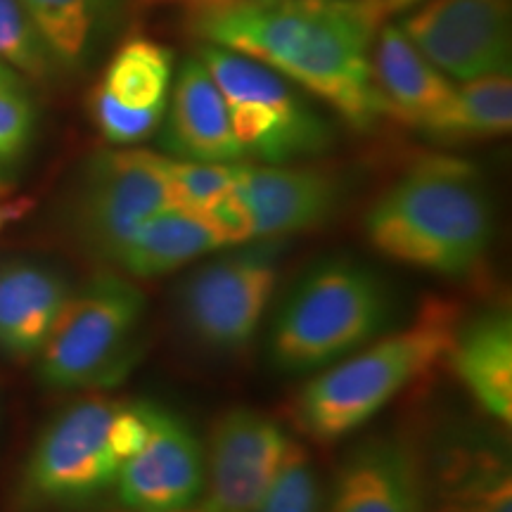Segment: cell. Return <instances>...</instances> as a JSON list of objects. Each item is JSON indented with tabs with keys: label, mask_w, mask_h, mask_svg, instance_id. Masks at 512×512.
I'll return each mask as SVG.
<instances>
[{
	"label": "cell",
	"mask_w": 512,
	"mask_h": 512,
	"mask_svg": "<svg viewBox=\"0 0 512 512\" xmlns=\"http://www.w3.org/2000/svg\"><path fill=\"white\" fill-rule=\"evenodd\" d=\"M384 17L380 0H202L190 31L266 64L356 131H373L384 110L370 50Z\"/></svg>",
	"instance_id": "6da1fadb"
},
{
	"label": "cell",
	"mask_w": 512,
	"mask_h": 512,
	"mask_svg": "<svg viewBox=\"0 0 512 512\" xmlns=\"http://www.w3.org/2000/svg\"><path fill=\"white\" fill-rule=\"evenodd\" d=\"M363 230L396 264L465 278L494 240V197L479 166L467 159L422 157L377 197Z\"/></svg>",
	"instance_id": "7a4b0ae2"
},
{
	"label": "cell",
	"mask_w": 512,
	"mask_h": 512,
	"mask_svg": "<svg viewBox=\"0 0 512 512\" xmlns=\"http://www.w3.org/2000/svg\"><path fill=\"white\" fill-rule=\"evenodd\" d=\"M394 316V292L380 273L349 256H330L299 275L280 302L268 361L278 373H318L389 332Z\"/></svg>",
	"instance_id": "3957f363"
},
{
	"label": "cell",
	"mask_w": 512,
	"mask_h": 512,
	"mask_svg": "<svg viewBox=\"0 0 512 512\" xmlns=\"http://www.w3.org/2000/svg\"><path fill=\"white\" fill-rule=\"evenodd\" d=\"M456 325L451 309L430 304L406 328L384 332L354 354L318 370L294 403L299 430L320 441L361 430L403 389L444 361Z\"/></svg>",
	"instance_id": "277c9868"
},
{
	"label": "cell",
	"mask_w": 512,
	"mask_h": 512,
	"mask_svg": "<svg viewBox=\"0 0 512 512\" xmlns=\"http://www.w3.org/2000/svg\"><path fill=\"white\" fill-rule=\"evenodd\" d=\"M145 294L124 273H98L72 290L38 351V380L57 392L112 387L143 349Z\"/></svg>",
	"instance_id": "5b68a950"
},
{
	"label": "cell",
	"mask_w": 512,
	"mask_h": 512,
	"mask_svg": "<svg viewBox=\"0 0 512 512\" xmlns=\"http://www.w3.org/2000/svg\"><path fill=\"white\" fill-rule=\"evenodd\" d=\"M204 62L226 100L230 126L245 152L259 164H299L325 155L335 143L330 121L304 91L266 64L200 43Z\"/></svg>",
	"instance_id": "8992f818"
},
{
	"label": "cell",
	"mask_w": 512,
	"mask_h": 512,
	"mask_svg": "<svg viewBox=\"0 0 512 512\" xmlns=\"http://www.w3.org/2000/svg\"><path fill=\"white\" fill-rule=\"evenodd\" d=\"M280 278L278 240L221 249L183 278L176 313L192 342L214 354H238L254 342Z\"/></svg>",
	"instance_id": "52a82bcc"
},
{
	"label": "cell",
	"mask_w": 512,
	"mask_h": 512,
	"mask_svg": "<svg viewBox=\"0 0 512 512\" xmlns=\"http://www.w3.org/2000/svg\"><path fill=\"white\" fill-rule=\"evenodd\" d=\"M174 207L162 155L138 147L95 152L86 159L67 204V226L86 254L114 264L140 223Z\"/></svg>",
	"instance_id": "ba28073f"
},
{
	"label": "cell",
	"mask_w": 512,
	"mask_h": 512,
	"mask_svg": "<svg viewBox=\"0 0 512 512\" xmlns=\"http://www.w3.org/2000/svg\"><path fill=\"white\" fill-rule=\"evenodd\" d=\"M117 403L95 396L62 408L24 463L19 501L27 508H67L112 489L121 467L110 441Z\"/></svg>",
	"instance_id": "9c48e42d"
},
{
	"label": "cell",
	"mask_w": 512,
	"mask_h": 512,
	"mask_svg": "<svg viewBox=\"0 0 512 512\" xmlns=\"http://www.w3.org/2000/svg\"><path fill=\"white\" fill-rule=\"evenodd\" d=\"M396 27L451 81L510 74L512 0H422Z\"/></svg>",
	"instance_id": "30bf717a"
},
{
	"label": "cell",
	"mask_w": 512,
	"mask_h": 512,
	"mask_svg": "<svg viewBox=\"0 0 512 512\" xmlns=\"http://www.w3.org/2000/svg\"><path fill=\"white\" fill-rule=\"evenodd\" d=\"M290 434L256 408H230L214 422L204 446L202 512H256L266 496Z\"/></svg>",
	"instance_id": "8fae6325"
},
{
	"label": "cell",
	"mask_w": 512,
	"mask_h": 512,
	"mask_svg": "<svg viewBox=\"0 0 512 512\" xmlns=\"http://www.w3.org/2000/svg\"><path fill=\"white\" fill-rule=\"evenodd\" d=\"M174 83V53L152 38L121 43L95 83L88 110L100 136L114 147H133L162 126Z\"/></svg>",
	"instance_id": "7c38bea8"
},
{
	"label": "cell",
	"mask_w": 512,
	"mask_h": 512,
	"mask_svg": "<svg viewBox=\"0 0 512 512\" xmlns=\"http://www.w3.org/2000/svg\"><path fill=\"white\" fill-rule=\"evenodd\" d=\"M425 463L427 512H512V458L501 434L456 422L437 434Z\"/></svg>",
	"instance_id": "4fadbf2b"
},
{
	"label": "cell",
	"mask_w": 512,
	"mask_h": 512,
	"mask_svg": "<svg viewBox=\"0 0 512 512\" xmlns=\"http://www.w3.org/2000/svg\"><path fill=\"white\" fill-rule=\"evenodd\" d=\"M342 197L344 188L332 171L306 164H242L233 188L247 242L325 226Z\"/></svg>",
	"instance_id": "5bb4252c"
},
{
	"label": "cell",
	"mask_w": 512,
	"mask_h": 512,
	"mask_svg": "<svg viewBox=\"0 0 512 512\" xmlns=\"http://www.w3.org/2000/svg\"><path fill=\"white\" fill-rule=\"evenodd\" d=\"M112 489L128 512L195 508L204 491V444L181 415L152 403L150 434L121 463Z\"/></svg>",
	"instance_id": "9a60e30c"
},
{
	"label": "cell",
	"mask_w": 512,
	"mask_h": 512,
	"mask_svg": "<svg viewBox=\"0 0 512 512\" xmlns=\"http://www.w3.org/2000/svg\"><path fill=\"white\" fill-rule=\"evenodd\" d=\"M325 512H427L425 463L406 439H366L339 465Z\"/></svg>",
	"instance_id": "2e32d148"
},
{
	"label": "cell",
	"mask_w": 512,
	"mask_h": 512,
	"mask_svg": "<svg viewBox=\"0 0 512 512\" xmlns=\"http://www.w3.org/2000/svg\"><path fill=\"white\" fill-rule=\"evenodd\" d=\"M164 155L192 162H245L230 126L226 100L197 55L188 57L171 83L159 126Z\"/></svg>",
	"instance_id": "e0dca14e"
},
{
	"label": "cell",
	"mask_w": 512,
	"mask_h": 512,
	"mask_svg": "<svg viewBox=\"0 0 512 512\" xmlns=\"http://www.w3.org/2000/svg\"><path fill=\"white\" fill-rule=\"evenodd\" d=\"M370 76L384 117L425 128L451 100L456 81L420 53L396 24L380 27L370 50Z\"/></svg>",
	"instance_id": "ac0fdd59"
},
{
	"label": "cell",
	"mask_w": 512,
	"mask_h": 512,
	"mask_svg": "<svg viewBox=\"0 0 512 512\" xmlns=\"http://www.w3.org/2000/svg\"><path fill=\"white\" fill-rule=\"evenodd\" d=\"M72 290L64 273L41 261H0V354L34 361Z\"/></svg>",
	"instance_id": "d6986e66"
},
{
	"label": "cell",
	"mask_w": 512,
	"mask_h": 512,
	"mask_svg": "<svg viewBox=\"0 0 512 512\" xmlns=\"http://www.w3.org/2000/svg\"><path fill=\"white\" fill-rule=\"evenodd\" d=\"M448 363L482 411L501 425L512 422V313L498 304L456 325Z\"/></svg>",
	"instance_id": "ffe728a7"
},
{
	"label": "cell",
	"mask_w": 512,
	"mask_h": 512,
	"mask_svg": "<svg viewBox=\"0 0 512 512\" xmlns=\"http://www.w3.org/2000/svg\"><path fill=\"white\" fill-rule=\"evenodd\" d=\"M226 247L233 245L209 214L166 207L133 230L114 266L131 280H152Z\"/></svg>",
	"instance_id": "44dd1931"
},
{
	"label": "cell",
	"mask_w": 512,
	"mask_h": 512,
	"mask_svg": "<svg viewBox=\"0 0 512 512\" xmlns=\"http://www.w3.org/2000/svg\"><path fill=\"white\" fill-rule=\"evenodd\" d=\"M128 0H22L57 69L79 72L119 29Z\"/></svg>",
	"instance_id": "7402d4cb"
},
{
	"label": "cell",
	"mask_w": 512,
	"mask_h": 512,
	"mask_svg": "<svg viewBox=\"0 0 512 512\" xmlns=\"http://www.w3.org/2000/svg\"><path fill=\"white\" fill-rule=\"evenodd\" d=\"M512 128V79L491 74L458 81L448 105L425 128L439 140H486L508 136Z\"/></svg>",
	"instance_id": "603a6c76"
},
{
	"label": "cell",
	"mask_w": 512,
	"mask_h": 512,
	"mask_svg": "<svg viewBox=\"0 0 512 512\" xmlns=\"http://www.w3.org/2000/svg\"><path fill=\"white\" fill-rule=\"evenodd\" d=\"M245 162H192L162 155V169L169 183L174 207L207 214L238 183Z\"/></svg>",
	"instance_id": "cb8c5ba5"
},
{
	"label": "cell",
	"mask_w": 512,
	"mask_h": 512,
	"mask_svg": "<svg viewBox=\"0 0 512 512\" xmlns=\"http://www.w3.org/2000/svg\"><path fill=\"white\" fill-rule=\"evenodd\" d=\"M323 482L309 448L287 439L283 460L256 512H325Z\"/></svg>",
	"instance_id": "d4e9b609"
},
{
	"label": "cell",
	"mask_w": 512,
	"mask_h": 512,
	"mask_svg": "<svg viewBox=\"0 0 512 512\" xmlns=\"http://www.w3.org/2000/svg\"><path fill=\"white\" fill-rule=\"evenodd\" d=\"M38 112L24 76L0 60V176L17 169L36 138Z\"/></svg>",
	"instance_id": "484cf974"
},
{
	"label": "cell",
	"mask_w": 512,
	"mask_h": 512,
	"mask_svg": "<svg viewBox=\"0 0 512 512\" xmlns=\"http://www.w3.org/2000/svg\"><path fill=\"white\" fill-rule=\"evenodd\" d=\"M0 60L31 79H48L57 69L22 0H0Z\"/></svg>",
	"instance_id": "4316f807"
},
{
	"label": "cell",
	"mask_w": 512,
	"mask_h": 512,
	"mask_svg": "<svg viewBox=\"0 0 512 512\" xmlns=\"http://www.w3.org/2000/svg\"><path fill=\"white\" fill-rule=\"evenodd\" d=\"M36 202L31 197H0V233L10 228L12 223L22 221L34 211Z\"/></svg>",
	"instance_id": "83f0119b"
},
{
	"label": "cell",
	"mask_w": 512,
	"mask_h": 512,
	"mask_svg": "<svg viewBox=\"0 0 512 512\" xmlns=\"http://www.w3.org/2000/svg\"><path fill=\"white\" fill-rule=\"evenodd\" d=\"M380 3H382L384 15H396V12H406L415 8V5H420L422 0H380Z\"/></svg>",
	"instance_id": "f1b7e54d"
},
{
	"label": "cell",
	"mask_w": 512,
	"mask_h": 512,
	"mask_svg": "<svg viewBox=\"0 0 512 512\" xmlns=\"http://www.w3.org/2000/svg\"><path fill=\"white\" fill-rule=\"evenodd\" d=\"M10 192H12V188H10V183H8V181H5V178H3V176H0V197H8V195H10Z\"/></svg>",
	"instance_id": "f546056e"
},
{
	"label": "cell",
	"mask_w": 512,
	"mask_h": 512,
	"mask_svg": "<svg viewBox=\"0 0 512 512\" xmlns=\"http://www.w3.org/2000/svg\"><path fill=\"white\" fill-rule=\"evenodd\" d=\"M155 3H181V0H155ZM190 3H202V0H190Z\"/></svg>",
	"instance_id": "4dcf8cb0"
},
{
	"label": "cell",
	"mask_w": 512,
	"mask_h": 512,
	"mask_svg": "<svg viewBox=\"0 0 512 512\" xmlns=\"http://www.w3.org/2000/svg\"><path fill=\"white\" fill-rule=\"evenodd\" d=\"M176 512H202V510L197 508V505H195V508H188V510H176Z\"/></svg>",
	"instance_id": "1f68e13d"
},
{
	"label": "cell",
	"mask_w": 512,
	"mask_h": 512,
	"mask_svg": "<svg viewBox=\"0 0 512 512\" xmlns=\"http://www.w3.org/2000/svg\"><path fill=\"white\" fill-rule=\"evenodd\" d=\"M380 5H382V3H380Z\"/></svg>",
	"instance_id": "d6a6232c"
}]
</instances>
